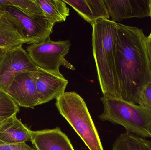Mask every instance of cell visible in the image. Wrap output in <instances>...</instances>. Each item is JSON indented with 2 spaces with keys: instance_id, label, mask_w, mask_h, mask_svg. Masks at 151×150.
<instances>
[{
  "instance_id": "11",
  "label": "cell",
  "mask_w": 151,
  "mask_h": 150,
  "mask_svg": "<svg viewBox=\"0 0 151 150\" xmlns=\"http://www.w3.org/2000/svg\"><path fill=\"white\" fill-rule=\"evenodd\" d=\"M30 141L36 150H75L59 128L31 132Z\"/></svg>"
},
{
  "instance_id": "19",
  "label": "cell",
  "mask_w": 151,
  "mask_h": 150,
  "mask_svg": "<svg viewBox=\"0 0 151 150\" xmlns=\"http://www.w3.org/2000/svg\"><path fill=\"white\" fill-rule=\"evenodd\" d=\"M139 105L145 107L151 112V85H150L145 90Z\"/></svg>"
},
{
  "instance_id": "1",
  "label": "cell",
  "mask_w": 151,
  "mask_h": 150,
  "mask_svg": "<svg viewBox=\"0 0 151 150\" xmlns=\"http://www.w3.org/2000/svg\"><path fill=\"white\" fill-rule=\"evenodd\" d=\"M147 38L142 29L118 23L115 65L121 99L137 105L151 83Z\"/></svg>"
},
{
  "instance_id": "24",
  "label": "cell",
  "mask_w": 151,
  "mask_h": 150,
  "mask_svg": "<svg viewBox=\"0 0 151 150\" xmlns=\"http://www.w3.org/2000/svg\"><path fill=\"white\" fill-rule=\"evenodd\" d=\"M3 120L1 119H0V122H1Z\"/></svg>"
},
{
  "instance_id": "21",
  "label": "cell",
  "mask_w": 151,
  "mask_h": 150,
  "mask_svg": "<svg viewBox=\"0 0 151 150\" xmlns=\"http://www.w3.org/2000/svg\"><path fill=\"white\" fill-rule=\"evenodd\" d=\"M5 13V11L3 9H0V18L4 16Z\"/></svg>"
},
{
  "instance_id": "16",
  "label": "cell",
  "mask_w": 151,
  "mask_h": 150,
  "mask_svg": "<svg viewBox=\"0 0 151 150\" xmlns=\"http://www.w3.org/2000/svg\"><path fill=\"white\" fill-rule=\"evenodd\" d=\"M45 16L55 23L66 21L70 16V8L63 1L37 0Z\"/></svg>"
},
{
  "instance_id": "17",
  "label": "cell",
  "mask_w": 151,
  "mask_h": 150,
  "mask_svg": "<svg viewBox=\"0 0 151 150\" xmlns=\"http://www.w3.org/2000/svg\"><path fill=\"white\" fill-rule=\"evenodd\" d=\"M8 4L31 16H46L37 0H8Z\"/></svg>"
},
{
  "instance_id": "5",
  "label": "cell",
  "mask_w": 151,
  "mask_h": 150,
  "mask_svg": "<svg viewBox=\"0 0 151 150\" xmlns=\"http://www.w3.org/2000/svg\"><path fill=\"white\" fill-rule=\"evenodd\" d=\"M71 45L70 40L53 41L50 37L42 42L31 44L27 47L26 51L38 68L63 78L59 70L60 66L75 70L65 58Z\"/></svg>"
},
{
  "instance_id": "4",
  "label": "cell",
  "mask_w": 151,
  "mask_h": 150,
  "mask_svg": "<svg viewBox=\"0 0 151 150\" xmlns=\"http://www.w3.org/2000/svg\"><path fill=\"white\" fill-rule=\"evenodd\" d=\"M56 106L90 150H104L97 130L83 99L75 92H65Z\"/></svg>"
},
{
  "instance_id": "9",
  "label": "cell",
  "mask_w": 151,
  "mask_h": 150,
  "mask_svg": "<svg viewBox=\"0 0 151 150\" xmlns=\"http://www.w3.org/2000/svg\"><path fill=\"white\" fill-rule=\"evenodd\" d=\"M150 0H104L111 21L150 17Z\"/></svg>"
},
{
  "instance_id": "7",
  "label": "cell",
  "mask_w": 151,
  "mask_h": 150,
  "mask_svg": "<svg viewBox=\"0 0 151 150\" xmlns=\"http://www.w3.org/2000/svg\"><path fill=\"white\" fill-rule=\"evenodd\" d=\"M3 10L22 31L27 44L42 42L53 33L55 23L47 17L31 16L10 6Z\"/></svg>"
},
{
  "instance_id": "18",
  "label": "cell",
  "mask_w": 151,
  "mask_h": 150,
  "mask_svg": "<svg viewBox=\"0 0 151 150\" xmlns=\"http://www.w3.org/2000/svg\"><path fill=\"white\" fill-rule=\"evenodd\" d=\"M19 108L7 92L0 90V119H5L17 114Z\"/></svg>"
},
{
  "instance_id": "3",
  "label": "cell",
  "mask_w": 151,
  "mask_h": 150,
  "mask_svg": "<svg viewBox=\"0 0 151 150\" xmlns=\"http://www.w3.org/2000/svg\"><path fill=\"white\" fill-rule=\"evenodd\" d=\"M104 107L99 119L124 127L143 138L151 137V112L145 107L121 99L104 95L100 98Z\"/></svg>"
},
{
  "instance_id": "6",
  "label": "cell",
  "mask_w": 151,
  "mask_h": 150,
  "mask_svg": "<svg viewBox=\"0 0 151 150\" xmlns=\"http://www.w3.org/2000/svg\"><path fill=\"white\" fill-rule=\"evenodd\" d=\"M38 70L23 45L5 50L0 57V90L7 92L17 75Z\"/></svg>"
},
{
  "instance_id": "15",
  "label": "cell",
  "mask_w": 151,
  "mask_h": 150,
  "mask_svg": "<svg viewBox=\"0 0 151 150\" xmlns=\"http://www.w3.org/2000/svg\"><path fill=\"white\" fill-rule=\"evenodd\" d=\"M113 150H151V141L127 131L117 137Z\"/></svg>"
},
{
  "instance_id": "10",
  "label": "cell",
  "mask_w": 151,
  "mask_h": 150,
  "mask_svg": "<svg viewBox=\"0 0 151 150\" xmlns=\"http://www.w3.org/2000/svg\"><path fill=\"white\" fill-rule=\"evenodd\" d=\"M35 83L39 105L46 104L65 92L69 81L38 68L35 72Z\"/></svg>"
},
{
  "instance_id": "14",
  "label": "cell",
  "mask_w": 151,
  "mask_h": 150,
  "mask_svg": "<svg viewBox=\"0 0 151 150\" xmlns=\"http://www.w3.org/2000/svg\"><path fill=\"white\" fill-rule=\"evenodd\" d=\"M24 44L27 42L22 31L5 13L0 18V48L7 50Z\"/></svg>"
},
{
  "instance_id": "2",
  "label": "cell",
  "mask_w": 151,
  "mask_h": 150,
  "mask_svg": "<svg viewBox=\"0 0 151 150\" xmlns=\"http://www.w3.org/2000/svg\"><path fill=\"white\" fill-rule=\"evenodd\" d=\"M92 27V53L101 90L105 96L121 99L115 65L118 23L102 18Z\"/></svg>"
},
{
  "instance_id": "12",
  "label": "cell",
  "mask_w": 151,
  "mask_h": 150,
  "mask_svg": "<svg viewBox=\"0 0 151 150\" xmlns=\"http://www.w3.org/2000/svg\"><path fill=\"white\" fill-rule=\"evenodd\" d=\"M31 132L15 114L0 122V142L7 144L25 143L30 141Z\"/></svg>"
},
{
  "instance_id": "13",
  "label": "cell",
  "mask_w": 151,
  "mask_h": 150,
  "mask_svg": "<svg viewBox=\"0 0 151 150\" xmlns=\"http://www.w3.org/2000/svg\"><path fill=\"white\" fill-rule=\"evenodd\" d=\"M91 26L99 19H110L104 0H63Z\"/></svg>"
},
{
  "instance_id": "23",
  "label": "cell",
  "mask_w": 151,
  "mask_h": 150,
  "mask_svg": "<svg viewBox=\"0 0 151 150\" xmlns=\"http://www.w3.org/2000/svg\"><path fill=\"white\" fill-rule=\"evenodd\" d=\"M150 17L151 18V0L150 1Z\"/></svg>"
},
{
  "instance_id": "22",
  "label": "cell",
  "mask_w": 151,
  "mask_h": 150,
  "mask_svg": "<svg viewBox=\"0 0 151 150\" xmlns=\"http://www.w3.org/2000/svg\"><path fill=\"white\" fill-rule=\"evenodd\" d=\"M5 50V49H3V48H0V57L2 55Z\"/></svg>"
},
{
  "instance_id": "8",
  "label": "cell",
  "mask_w": 151,
  "mask_h": 150,
  "mask_svg": "<svg viewBox=\"0 0 151 150\" xmlns=\"http://www.w3.org/2000/svg\"><path fill=\"white\" fill-rule=\"evenodd\" d=\"M35 72H23L16 76L7 90L6 92L19 107L34 109L39 105Z\"/></svg>"
},
{
  "instance_id": "20",
  "label": "cell",
  "mask_w": 151,
  "mask_h": 150,
  "mask_svg": "<svg viewBox=\"0 0 151 150\" xmlns=\"http://www.w3.org/2000/svg\"><path fill=\"white\" fill-rule=\"evenodd\" d=\"M0 150H35L25 143L17 144H7L0 142Z\"/></svg>"
}]
</instances>
